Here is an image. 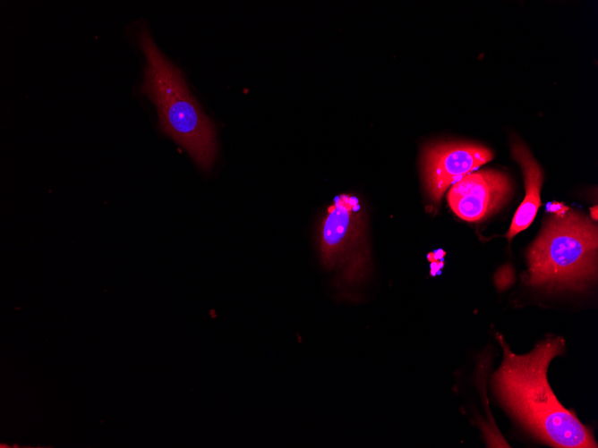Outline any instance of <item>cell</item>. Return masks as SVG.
<instances>
[{
  "mask_svg": "<svg viewBox=\"0 0 598 448\" xmlns=\"http://www.w3.org/2000/svg\"><path fill=\"white\" fill-rule=\"evenodd\" d=\"M498 338L503 360L492 376V386L504 409L530 434L552 447H597L589 427L562 406L547 380L551 359L564 351V339H545L530 352L517 355L501 336Z\"/></svg>",
  "mask_w": 598,
  "mask_h": 448,
  "instance_id": "6da1fadb",
  "label": "cell"
},
{
  "mask_svg": "<svg viewBox=\"0 0 598 448\" xmlns=\"http://www.w3.org/2000/svg\"><path fill=\"white\" fill-rule=\"evenodd\" d=\"M139 45L146 58L141 92L156 106L161 131L201 169L209 170L217 154L214 124L190 92L181 71L160 52L146 29L140 32Z\"/></svg>",
  "mask_w": 598,
  "mask_h": 448,
  "instance_id": "7a4b0ae2",
  "label": "cell"
},
{
  "mask_svg": "<svg viewBox=\"0 0 598 448\" xmlns=\"http://www.w3.org/2000/svg\"><path fill=\"white\" fill-rule=\"evenodd\" d=\"M526 255L529 285L548 291L584 289L596 277L597 227L574 211L555 215Z\"/></svg>",
  "mask_w": 598,
  "mask_h": 448,
  "instance_id": "3957f363",
  "label": "cell"
},
{
  "mask_svg": "<svg viewBox=\"0 0 598 448\" xmlns=\"http://www.w3.org/2000/svg\"><path fill=\"white\" fill-rule=\"evenodd\" d=\"M364 232L358 199L346 194L336 197L321 221L318 248L321 264L329 271L337 270L342 286L358 285L369 274Z\"/></svg>",
  "mask_w": 598,
  "mask_h": 448,
  "instance_id": "277c9868",
  "label": "cell"
},
{
  "mask_svg": "<svg viewBox=\"0 0 598 448\" xmlns=\"http://www.w3.org/2000/svg\"><path fill=\"white\" fill-rule=\"evenodd\" d=\"M492 152L466 142L437 143L423 154V176L430 198L439 202L445 190L465 175L489 162Z\"/></svg>",
  "mask_w": 598,
  "mask_h": 448,
  "instance_id": "5b68a950",
  "label": "cell"
},
{
  "mask_svg": "<svg viewBox=\"0 0 598 448\" xmlns=\"http://www.w3.org/2000/svg\"><path fill=\"white\" fill-rule=\"evenodd\" d=\"M510 190L508 175L495 170H483L468 173L455 182L447 199L457 216L466 221H477L500 208Z\"/></svg>",
  "mask_w": 598,
  "mask_h": 448,
  "instance_id": "8992f818",
  "label": "cell"
},
{
  "mask_svg": "<svg viewBox=\"0 0 598 448\" xmlns=\"http://www.w3.org/2000/svg\"><path fill=\"white\" fill-rule=\"evenodd\" d=\"M512 156L522 167L525 195L514 215L512 223L507 233L511 240L517 233L526 229L533 222L539 207L541 206L540 190L542 183V171L535 161L529 149L521 142L512 144Z\"/></svg>",
  "mask_w": 598,
  "mask_h": 448,
  "instance_id": "52a82bcc",
  "label": "cell"
},
{
  "mask_svg": "<svg viewBox=\"0 0 598 448\" xmlns=\"http://www.w3.org/2000/svg\"><path fill=\"white\" fill-rule=\"evenodd\" d=\"M494 280L499 290L508 287L515 280L513 268L508 265L501 266L495 274Z\"/></svg>",
  "mask_w": 598,
  "mask_h": 448,
  "instance_id": "ba28073f",
  "label": "cell"
},
{
  "mask_svg": "<svg viewBox=\"0 0 598 448\" xmlns=\"http://www.w3.org/2000/svg\"><path fill=\"white\" fill-rule=\"evenodd\" d=\"M591 216H592L593 219L597 220V207L596 206L594 208H591Z\"/></svg>",
  "mask_w": 598,
  "mask_h": 448,
  "instance_id": "9c48e42d",
  "label": "cell"
}]
</instances>
